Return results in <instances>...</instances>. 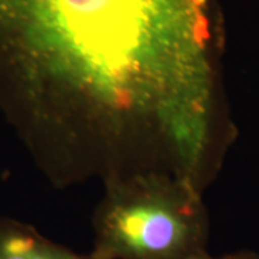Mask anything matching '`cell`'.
<instances>
[{"mask_svg":"<svg viewBox=\"0 0 259 259\" xmlns=\"http://www.w3.org/2000/svg\"><path fill=\"white\" fill-rule=\"evenodd\" d=\"M0 259H95L45 238L28 223L0 219Z\"/></svg>","mask_w":259,"mask_h":259,"instance_id":"obj_3","label":"cell"},{"mask_svg":"<svg viewBox=\"0 0 259 259\" xmlns=\"http://www.w3.org/2000/svg\"><path fill=\"white\" fill-rule=\"evenodd\" d=\"M210 259H259V255L253 252H236V253H229L223 255L221 258H210Z\"/></svg>","mask_w":259,"mask_h":259,"instance_id":"obj_4","label":"cell"},{"mask_svg":"<svg viewBox=\"0 0 259 259\" xmlns=\"http://www.w3.org/2000/svg\"><path fill=\"white\" fill-rule=\"evenodd\" d=\"M213 0H0V76L30 128L104 180L203 187L218 131Z\"/></svg>","mask_w":259,"mask_h":259,"instance_id":"obj_1","label":"cell"},{"mask_svg":"<svg viewBox=\"0 0 259 259\" xmlns=\"http://www.w3.org/2000/svg\"><path fill=\"white\" fill-rule=\"evenodd\" d=\"M94 214L95 259H210L202 190L164 171L112 175Z\"/></svg>","mask_w":259,"mask_h":259,"instance_id":"obj_2","label":"cell"}]
</instances>
